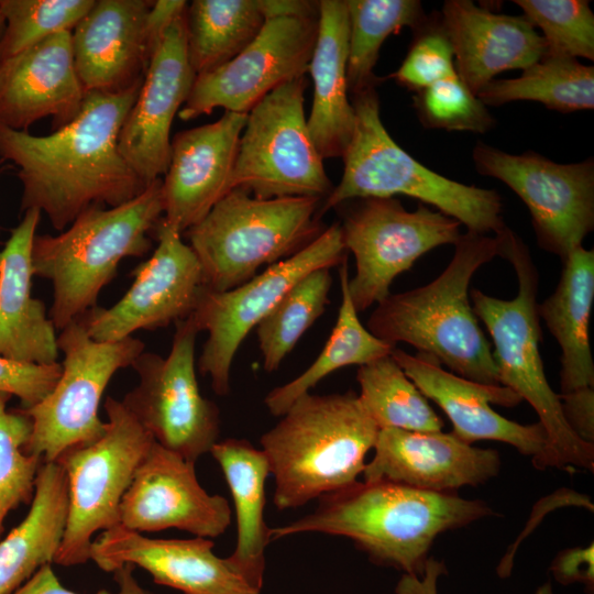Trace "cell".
<instances>
[{
    "instance_id": "obj_1",
    "label": "cell",
    "mask_w": 594,
    "mask_h": 594,
    "mask_svg": "<svg viewBox=\"0 0 594 594\" xmlns=\"http://www.w3.org/2000/svg\"><path fill=\"white\" fill-rule=\"evenodd\" d=\"M142 81L86 92L77 116L47 135L0 124V156L19 168L22 211L37 209L63 231L91 206L117 207L144 191L118 146Z\"/></svg>"
},
{
    "instance_id": "obj_28",
    "label": "cell",
    "mask_w": 594,
    "mask_h": 594,
    "mask_svg": "<svg viewBox=\"0 0 594 594\" xmlns=\"http://www.w3.org/2000/svg\"><path fill=\"white\" fill-rule=\"evenodd\" d=\"M349 20L345 0L319 1L318 34L308 65L314 98L307 127L322 158L345 152L355 127L348 87Z\"/></svg>"
},
{
    "instance_id": "obj_22",
    "label": "cell",
    "mask_w": 594,
    "mask_h": 594,
    "mask_svg": "<svg viewBox=\"0 0 594 594\" xmlns=\"http://www.w3.org/2000/svg\"><path fill=\"white\" fill-rule=\"evenodd\" d=\"M374 455L365 464L366 482L387 481L410 487L454 493L484 484L501 470L496 450L473 447L452 431L380 429Z\"/></svg>"
},
{
    "instance_id": "obj_16",
    "label": "cell",
    "mask_w": 594,
    "mask_h": 594,
    "mask_svg": "<svg viewBox=\"0 0 594 594\" xmlns=\"http://www.w3.org/2000/svg\"><path fill=\"white\" fill-rule=\"evenodd\" d=\"M318 20L319 13L266 20L257 36L232 59L196 76L179 119L189 121L215 108L249 113L272 90L305 76Z\"/></svg>"
},
{
    "instance_id": "obj_7",
    "label": "cell",
    "mask_w": 594,
    "mask_h": 594,
    "mask_svg": "<svg viewBox=\"0 0 594 594\" xmlns=\"http://www.w3.org/2000/svg\"><path fill=\"white\" fill-rule=\"evenodd\" d=\"M351 102L355 127L342 155L343 174L319 216L350 200L405 195L433 206L470 232L497 233L506 226L502 197L496 190L447 178L415 160L393 140L381 119L376 86L352 95Z\"/></svg>"
},
{
    "instance_id": "obj_24",
    "label": "cell",
    "mask_w": 594,
    "mask_h": 594,
    "mask_svg": "<svg viewBox=\"0 0 594 594\" xmlns=\"http://www.w3.org/2000/svg\"><path fill=\"white\" fill-rule=\"evenodd\" d=\"M152 2L95 0L74 28V63L85 92H117L143 80L155 48L146 24Z\"/></svg>"
},
{
    "instance_id": "obj_42",
    "label": "cell",
    "mask_w": 594,
    "mask_h": 594,
    "mask_svg": "<svg viewBox=\"0 0 594 594\" xmlns=\"http://www.w3.org/2000/svg\"><path fill=\"white\" fill-rule=\"evenodd\" d=\"M457 75L453 48L440 13L426 15L399 68L391 75L400 86L418 91Z\"/></svg>"
},
{
    "instance_id": "obj_17",
    "label": "cell",
    "mask_w": 594,
    "mask_h": 594,
    "mask_svg": "<svg viewBox=\"0 0 594 594\" xmlns=\"http://www.w3.org/2000/svg\"><path fill=\"white\" fill-rule=\"evenodd\" d=\"M155 233L154 253L134 268L133 283L122 298L77 319L94 340L120 341L138 330L166 327L194 312L205 287L198 258L163 217Z\"/></svg>"
},
{
    "instance_id": "obj_31",
    "label": "cell",
    "mask_w": 594,
    "mask_h": 594,
    "mask_svg": "<svg viewBox=\"0 0 594 594\" xmlns=\"http://www.w3.org/2000/svg\"><path fill=\"white\" fill-rule=\"evenodd\" d=\"M68 513L65 473L57 462H43L31 508L0 541V594H11L41 566L54 563Z\"/></svg>"
},
{
    "instance_id": "obj_26",
    "label": "cell",
    "mask_w": 594,
    "mask_h": 594,
    "mask_svg": "<svg viewBox=\"0 0 594 594\" xmlns=\"http://www.w3.org/2000/svg\"><path fill=\"white\" fill-rule=\"evenodd\" d=\"M440 18L457 74L476 96L499 73L524 70L547 52L543 37L522 14L496 13L471 0H448Z\"/></svg>"
},
{
    "instance_id": "obj_14",
    "label": "cell",
    "mask_w": 594,
    "mask_h": 594,
    "mask_svg": "<svg viewBox=\"0 0 594 594\" xmlns=\"http://www.w3.org/2000/svg\"><path fill=\"white\" fill-rule=\"evenodd\" d=\"M340 226L345 250L355 258L349 293L358 312L384 300L393 280L420 256L454 245L462 234L458 220L422 204L408 211L394 197L355 199Z\"/></svg>"
},
{
    "instance_id": "obj_37",
    "label": "cell",
    "mask_w": 594,
    "mask_h": 594,
    "mask_svg": "<svg viewBox=\"0 0 594 594\" xmlns=\"http://www.w3.org/2000/svg\"><path fill=\"white\" fill-rule=\"evenodd\" d=\"M331 283L330 268L310 272L257 324L258 346L267 372L279 367L301 336L324 312Z\"/></svg>"
},
{
    "instance_id": "obj_3",
    "label": "cell",
    "mask_w": 594,
    "mask_h": 594,
    "mask_svg": "<svg viewBox=\"0 0 594 594\" xmlns=\"http://www.w3.org/2000/svg\"><path fill=\"white\" fill-rule=\"evenodd\" d=\"M498 256L495 237L468 231L454 244L443 272L429 284L389 294L367 320L376 338L404 342L461 377L501 385L487 340L473 311L469 287L475 272Z\"/></svg>"
},
{
    "instance_id": "obj_40",
    "label": "cell",
    "mask_w": 594,
    "mask_h": 594,
    "mask_svg": "<svg viewBox=\"0 0 594 594\" xmlns=\"http://www.w3.org/2000/svg\"><path fill=\"white\" fill-rule=\"evenodd\" d=\"M537 29L547 52L594 59V14L586 0H514Z\"/></svg>"
},
{
    "instance_id": "obj_15",
    "label": "cell",
    "mask_w": 594,
    "mask_h": 594,
    "mask_svg": "<svg viewBox=\"0 0 594 594\" xmlns=\"http://www.w3.org/2000/svg\"><path fill=\"white\" fill-rule=\"evenodd\" d=\"M479 174L499 179L527 206L539 246L564 260L594 228V161L560 164L536 152L509 154L477 142Z\"/></svg>"
},
{
    "instance_id": "obj_29",
    "label": "cell",
    "mask_w": 594,
    "mask_h": 594,
    "mask_svg": "<svg viewBox=\"0 0 594 594\" xmlns=\"http://www.w3.org/2000/svg\"><path fill=\"white\" fill-rule=\"evenodd\" d=\"M562 262L554 292L538 305V315L561 350V394L594 388L590 321L594 300V251L574 249Z\"/></svg>"
},
{
    "instance_id": "obj_39",
    "label": "cell",
    "mask_w": 594,
    "mask_h": 594,
    "mask_svg": "<svg viewBox=\"0 0 594 594\" xmlns=\"http://www.w3.org/2000/svg\"><path fill=\"white\" fill-rule=\"evenodd\" d=\"M11 395L0 392V537L9 512L32 502L43 458L24 448L31 437L32 420L20 408L8 410Z\"/></svg>"
},
{
    "instance_id": "obj_2",
    "label": "cell",
    "mask_w": 594,
    "mask_h": 594,
    "mask_svg": "<svg viewBox=\"0 0 594 594\" xmlns=\"http://www.w3.org/2000/svg\"><path fill=\"white\" fill-rule=\"evenodd\" d=\"M491 515L485 502L455 493L355 481L319 497L312 513L271 528V539L302 532L345 537L373 563L421 576L439 535Z\"/></svg>"
},
{
    "instance_id": "obj_43",
    "label": "cell",
    "mask_w": 594,
    "mask_h": 594,
    "mask_svg": "<svg viewBox=\"0 0 594 594\" xmlns=\"http://www.w3.org/2000/svg\"><path fill=\"white\" fill-rule=\"evenodd\" d=\"M61 363L50 365L21 363L0 356V392L16 396L22 408L41 402L55 386Z\"/></svg>"
},
{
    "instance_id": "obj_45",
    "label": "cell",
    "mask_w": 594,
    "mask_h": 594,
    "mask_svg": "<svg viewBox=\"0 0 594 594\" xmlns=\"http://www.w3.org/2000/svg\"><path fill=\"white\" fill-rule=\"evenodd\" d=\"M564 418L584 441L594 442V388H581L559 394Z\"/></svg>"
},
{
    "instance_id": "obj_9",
    "label": "cell",
    "mask_w": 594,
    "mask_h": 594,
    "mask_svg": "<svg viewBox=\"0 0 594 594\" xmlns=\"http://www.w3.org/2000/svg\"><path fill=\"white\" fill-rule=\"evenodd\" d=\"M105 433L65 450L57 462L66 476L68 513L54 563L72 566L90 560L92 536L118 526L119 506L154 440L121 400L107 397Z\"/></svg>"
},
{
    "instance_id": "obj_12",
    "label": "cell",
    "mask_w": 594,
    "mask_h": 594,
    "mask_svg": "<svg viewBox=\"0 0 594 594\" xmlns=\"http://www.w3.org/2000/svg\"><path fill=\"white\" fill-rule=\"evenodd\" d=\"M346 252L341 226L333 223L298 252L240 286L224 292L204 287L190 316L197 330L208 333L198 367L209 375L217 395L229 394L232 362L249 332L298 280L315 270L340 265Z\"/></svg>"
},
{
    "instance_id": "obj_8",
    "label": "cell",
    "mask_w": 594,
    "mask_h": 594,
    "mask_svg": "<svg viewBox=\"0 0 594 594\" xmlns=\"http://www.w3.org/2000/svg\"><path fill=\"white\" fill-rule=\"evenodd\" d=\"M321 199H260L234 188L186 233L201 267L204 286L232 289L298 252L319 233Z\"/></svg>"
},
{
    "instance_id": "obj_13",
    "label": "cell",
    "mask_w": 594,
    "mask_h": 594,
    "mask_svg": "<svg viewBox=\"0 0 594 594\" xmlns=\"http://www.w3.org/2000/svg\"><path fill=\"white\" fill-rule=\"evenodd\" d=\"M197 327L189 316L175 323L167 356L142 352L131 367L138 385L121 400L153 440L196 463L220 435V413L205 398L196 376Z\"/></svg>"
},
{
    "instance_id": "obj_46",
    "label": "cell",
    "mask_w": 594,
    "mask_h": 594,
    "mask_svg": "<svg viewBox=\"0 0 594 594\" xmlns=\"http://www.w3.org/2000/svg\"><path fill=\"white\" fill-rule=\"evenodd\" d=\"M552 571L560 583L583 582L593 590V546L561 552L552 563Z\"/></svg>"
},
{
    "instance_id": "obj_10",
    "label": "cell",
    "mask_w": 594,
    "mask_h": 594,
    "mask_svg": "<svg viewBox=\"0 0 594 594\" xmlns=\"http://www.w3.org/2000/svg\"><path fill=\"white\" fill-rule=\"evenodd\" d=\"M64 359L53 389L37 404L20 408L32 420L29 454L55 462L67 449L100 438L107 428L98 415L102 395L117 371L131 366L145 344L129 337L120 341L94 340L75 320L57 336Z\"/></svg>"
},
{
    "instance_id": "obj_38",
    "label": "cell",
    "mask_w": 594,
    "mask_h": 594,
    "mask_svg": "<svg viewBox=\"0 0 594 594\" xmlns=\"http://www.w3.org/2000/svg\"><path fill=\"white\" fill-rule=\"evenodd\" d=\"M95 0H0L4 31L0 40V61L43 40L73 31Z\"/></svg>"
},
{
    "instance_id": "obj_20",
    "label": "cell",
    "mask_w": 594,
    "mask_h": 594,
    "mask_svg": "<svg viewBox=\"0 0 594 594\" xmlns=\"http://www.w3.org/2000/svg\"><path fill=\"white\" fill-rule=\"evenodd\" d=\"M391 355L420 392L444 411L457 437L471 444L480 440L505 442L530 457L537 469L554 466L547 433L539 421L521 425L491 407L520 404L522 399L510 388L455 375L424 353L410 354L394 348Z\"/></svg>"
},
{
    "instance_id": "obj_48",
    "label": "cell",
    "mask_w": 594,
    "mask_h": 594,
    "mask_svg": "<svg viewBox=\"0 0 594 594\" xmlns=\"http://www.w3.org/2000/svg\"><path fill=\"white\" fill-rule=\"evenodd\" d=\"M3 31H4V20L0 13V40L2 37Z\"/></svg>"
},
{
    "instance_id": "obj_36",
    "label": "cell",
    "mask_w": 594,
    "mask_h": 594,
    "mask_svg": "<svg viewBox=\"0 0 594 594\" xmlns=\"http://www.w3.org/2000/svg\"><path fill=\"white\" fill-rule=\"evenodd\" d=\"M359 398L380 429L441 431L443 422L403 369L386 355L356 372Z\"/></svg>"
},
{
    "instance_id": "obj_44",
    "label": "cell",
    "mask_w": 594,
    "mask_h": 594,
    "mask_svg": "<svg viewBox=\"0 0 594 594\" xmlns=\"http://www.w3.org/2000/svg\"><path fill=\"white\" fill-rule=\"evenodd\" d=\"M134 565L125 563L113 571L118 590L114 593L100 590L96 594H154L144 588L135 579ZM11 594H78L63 586L53 571L52 564L41 566L28 581Z\"/></svg>"
},
{
    "instance_id": "obj_41",
    "label": "cell",
    "mask_w": 594,
    "mask_h": 594,
    "mask_svg": "<svg viewBox=\"0 0 594 594\" xmlns=\"http://www.w3.org/2000/svg\"><path fill=\"white\" fill-rule=\"evenodd\" d=\"M413 101L427 129L485 133L495 125L486 106L458 74L416 91Z\"/></svg>"
},
{
    "instance_id": "obj_33",
    "label": "cell",
    "mask_w": 594,
    "mask_h": 594,
    "mask_svg": "<svg viewBox=\"0 0 594 594\" xmlns=\"http://www.w3.org/2000/svg\"><path fill=\"white\" fill-rule=\"evenodd\" d=\"M265 22L262 0H194L187 4L186 51L196 76L232 59Z\"/></svg>"
},
{
    "instance_id": "obj_6",
    "label": "cell",
    "mask_w": 594,
    "mask_h": 594,
    "mask_svg": "<svg viewBox=\"0 0 594 594\" xmlns=\"http://www.w3.org/2000/svg\"><path fill=\"white\" fill-rule=\"evenodd\" d=\"M162 178L117 207L91 206L57 235H35L33 273L53 286L50 318L57 330L97 307L124 257L151 249L148 233L163 217Z\"/></svg>"
},
{
    "instance_id": "obj_34",
    "label": "cell",
    "mask_w": 594,
    "mask_h": 594,
    "mask_svg": "<svg viewBox=\"0 0 594 594\" xmlns=\"http://www.w3.org/2000/svg\"><path fill=\"white\" fill-rule=\"evenodd\" d=\"M485 106L537 101L562 113L594 108V67L546 52L517 78L493 79L479 94Z\"/></svg>"
},
{
    "instance_id": "obj_5",
    "label": "cell",
    "mask_w": 594,
    "mask_h": 594,
    "mask_svg": "<svg viewBox=\"0 0 594 594\" xmlns=\"http://www.w3.org/2000/svg\"><path fill=\"white\" fill-rule=\"evenodd\" d=\"M498 256L508 261L517 277V294L506 300L480 289L470 292L472 308L488 331L502 386L527 400L539 417L554 468L594 470V443L582 440L566 422L559 394L550 386L540 354L537 295L539 273L522 239L505 226L494 235Z\"/></svg>"
},
{
    "instance_id": "obj_47",
    "label": "cell",
    "mask_w": 594,
    "mask_h": 594,
    "mask_svg": "<svg viewBox=\"0 0 594 594\" xmlns=\"http://www.w3.org/2000/svg\"><path fill=\"white\" fill-rule=\"evenodd\" d=\"M447 573L444 564L429 558L421 576L403 574L395 587L396 594H438V579Z\"/></svg>"
},
{
    "instance_id": "obj_4",
    "label": "cell",
    "mask_w": 594,
    "mask_h": 594,
    "mask_svg": "<svg viewBox=\"0 0 594 594\" xmlns=\"http://www.w3.org/2000/svg\"><path fill=\"white\" fill-rule=\"evenodd\" d=\"M260 439L273 502L293 509L358 481L380 428L353 391L297 398Z\"/></svg>"
},
{
    "instance_id": "obj_21",
    "label": "cell",
    "mask_w": 594,
    "mask_h": 594,
    "mask_svg": "<svg viewBox=\"0 0 594 594\" xmlns=\"http://www.w3.org/2000/svg\"><path fill=\"white\" fill-rule=\"evenodd\" d=\"M248 113L224 111L208 124L184 130L170 142L162 178L163 219L184 233L232 190L241 133Z\"/></svg>"
},
{
    "instance_id": "obj_27",
    "label": "cell",
    "mask_w": 594,
    "mask_h": 594,
    "mask_svg": "<svg viewBox=\"0 0 594 594\" xmlns=\"http://www.w3.org/2000/svg\"><path fill=\"white\" fill-rule=\"evenodd\" d=\"M41 211L29 209L0 251V356L50 365L59 354L56 328L32 296V246Z\"/></svg>"
},
{
    "instance_id": "obj_11",
    "label": "cell",
    "mask_w": 594,
    "mask_h": 594,
    "mask_svg": "<svg viewBox=\"0 0 594 594\" xmlns=\"http://www.w3.org/2000/svg\"><path fill=\"white\" fill-rule=\"evenodd\" d=\"M305 76L287 81L248 113L241 133L232 189L260 199L327 198L332 185L307 127Z\"/></svg>"
},
{
    "instance_id": "obj_19",
    "label": "cell",
    "mask_w": 594,
    "mask_h": 594,
    "mask_svg": "<svg viewBox=\"0 0 594 594\" xmlns=\"http://www.w3.org/2000/svg\"><path fill=\"white\" fill-rule=\"evenodd\" d=\"M195 78L186 51L184 11L155 46L136 99L119 133V151L145 186L162 178L167 170L170 128Z\"/></svg>"
},
{
    "instance_id": "obj_23",
    "label": "cell",
    "mask_w": 594,
    "mask_h": 594,
    "mask_svg": "<svg viewBox=\"0 0 594 594\" xmlns=\"http://www.w3.org/2000/svg\"><path fill=\"white\" fill-rule=\"evenodd\" d=\"M213 546L208 538L157 539L114 526L92 540L90 560L106 572L131 563L184 594H261Z\"/></svg>"
},
{
    "instance_id": "obj_30",
    "label": "cell",
    "mask_w": 594,
    "mask_h": 594,
    "mask_svg": "<svg viewBox=\"0 0 594 594\" xmlns=\"http://www.w3.org/2000/svg\"><path fill=\"white\" fill-rule=\"evenodd\" d=\"M229 486L235 509L237 542L227 559L256 590L262 592L265 549L271 528L265 522V482L271 474L262 449L245 439L217 441L210 450Z\"/></svg>"
},
{
    "instance_id": "obj_35",
    "label": "cell",
    "mask_w": 594,
    "mask_h": 594,
    "mask_svg": "<svg viewBox=\"0 0 594 594\" xmlns=\"http://www.w3.org/2000/svg\"><path fill=\"white\" fill-rule=\"evenodd\" d=\"M349 20L346 78L355 95L377 86L373 70L384 41L408 26L415 30L425 20L418 0H345Z\"/></svg>"
},
{
    "instance_id": "obj_32",
    "label": "cell",
    "mask_w": 594,
    "mask_h": 594,
    "mask_svg": "<svg viewBox=\"0 0 594 594\" xmlns=\"http://www.w3.org/2000/svg\"><path fill=\"white\" fill-rule=\"evenodd\" d=\"M339 278L341 302L336 326L314 363L297 377L266 395L264 404L273 416H283L297 398L310 393L332 372L350 365L367 364L389 355L396 348L376 338L360 321L349 293L348 256L340 263Z\"/></svg>"
},
{
    "instance_id": "obj_18",
    "label": "cell",
    "mask_w": 594,
    "mask_h": 594,
    "mask_svg": "<svg viewBox=\"0 0 594 594\" xmlns=\"http://www.w3.org/2000/svg\"><path fill=\"white\" fill-rule=\"evenodd\" d=\"M230 525L229 502L200 485L195 463L154 441L122 497L118 526L140 534L175 528L209 539Z\"/></svg>"
},
{
    "instance_id": "obj_25",
    "label": "cell",
    "mask_w": 594,
    "mask_h": 594,
    "mask_svg": "<svg viewBox=\"0 0 594 594\" xmlns=\"http://www.w3.org/2000/svg\"><path fill=\"white\" fill-rule=\"evenodd\" d=\"M85 90L78 78L72 32L54 34L0 61V124L19 131L45 117L56 129L79 112Z\"/></svg>"
}]
</instances>
